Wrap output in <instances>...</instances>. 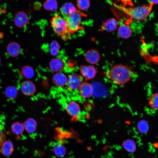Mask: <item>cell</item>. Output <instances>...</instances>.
I'll list each match as a JSON object with an SVG mask.
<instances>
[{"label":"cell","instance_id":"obj_5","mask_svg":"<svg viewBox=\"0 0 158 158\" xmlns=\"http://www.w3.org/2000/svg\"><path fill=\"white\" fill-rule=\"evenodd\" d=\"M15 25L19 28H23L27 25L29 22V17L25 12L20 11L17 12L14 18Z\"/></svg>","mask_w":158,"mask_h":158},{"label":"cell","instance_id":"obj_7","mask_svg":"<svg viewBox=\"0 0 158 158\" xmlns=\"http://www.w3.org/2000/svg\"><path fill=\"white\" fill-rule=\"evenodd\" d=\"M82 77L76 73H73L69 75L68 78V85L71 90H75L78 89L83 83Z\"/></svg>","mask_w":158,"mask_h":158},{"label":"cell","instance_id":"obj_31","mask_svg":"<svg viewBox=\"0 0 158 158\" xmlns=\"http://www.w3.org/2000/svg\"><path fill=\"white\" fill-rule=\"evenodd\" d=\"M0 63H1V59H0Z\"/></svg>","mask_w":158,"mask_h":158},{"label":"cell","instance_id":"obj_12","mask_svg":"<svg viewBox=\"0 0 158 158\" xmlns=\"http://www.w3.org/2000/svg\"><path fill=\"white\" fill-rule=\"evenodd\" d=\"M117 20L114 18L108 19L104 22L101 26V30L110 32L116 30L118 28Z\"/></svg>","mask_w":158,"mask_h":158},{"label":"cell","instance_id":"obj_4","mask_svg":"<svg viewBox=\"0 0 158 158\" xmlns=\"http://www.w3.org/2000/svg\"><path fill=\"white\" fill-rule=\"evenodd\" d=\"M82 13L77 10L65 18L69 32L73 33L81 28Z\"/></svg>","mask_w":158,"mask_h":158},{"label":"cell","instance_id":"obj_17","mask_svg":"<svg viewBox=\"0 0 158 158\" xmlns=\"http://www.w3.org/2000/svg\"><path fill=\"white\" fill-rule=\"evenodd\" d=\"M118 32L121 37L127 39L130 37L132 33V30L131 28L126 24H122L118 28Z\"/></svg>","mask_w":158,"mask_h":158},{"label":"cell","instance_id":"obj_2","mask_svg":"<svg viewBox=\"0 0 158 158\" xmlns=\"http://www.w3.org/2000/svg\"><path fill=\"white\" fill-rule=\"evenodd\" d=\"M50 23L54 31L63 39H66L70 37L71 33L68 31L66 20L63 17L55 15L51 18Z\"/></svg>","mask_w":158,"mask_h":158},{"label":"cell","instance_id":"obj_13","mask_svg":"<svg viewBox=\"0 0 158 158\" xmlns=\"http://www.w3.org/2000/svg\"><path fill=\"white\" fill-rule=\"evenodd\" d=\"M6 51L11 56L15 57L19 55L21 51V48L18 42H13L8 44L6 47Z\"/></svg>","mask_w":158,"mask_h":158},{"label":"cell","instance_id":"obj_27","mask_svg":"<svg viewBox=\"0 0 158 158\" xmlns=\"http://www.w3.org/2000/svg\"><path fill=\"white\" fill-rule=\"evenodd\" d=\"M149 103L152 109H158V93L154 94L151 97Z\"/></svg>","mask_w":158,"mask_h":158},{"label":"cell","instance_id":"obj_8","mask_svg":"<svg viewBox=\"0 0 158 158\" xmlns=\"http://www.w3.org/2000/svg\"><path fill=\"white\" fill-rule=\"evenodd\" d=\"M66 110L68 114L73 118L77 119L79 117L80 109L79 104L74 101L68 102L66 105Z\"/></svg>","mask_w":158,"mask_h":158},{"label":"cell","instance_id":"obj_18","mask_svg":"<svg viewBox=\"0 0 158 158\" xmlns=\"http://www.w3.org/2000/svg\"><path fill=\"white\" fill-rule=\"evenodd\" d=\"M1 147L2 154L6 157L10 156L14 150L13 143L11 141L8 140L5 141Z\"/></svg>","mask_w":158,"mask_h":158},{"label":"cell","instance_id":"obj_26","mask_svg":"<svg viewBox=\"0 0 158 158\" xmlns=\"http://www.w3.org/2000/svg\"><path fill=\"white\" fill-rule=\"evenodd\" d=\"M22 73L24 76L28 78H32L35 74L33 69L29 66H25L22 69Z\"/></svg>","mask_w":158,"mask_h":158},{"label":"cell","instance_id":"obj_28","mask_svg":"<svg viewBox=\"0 0 158 158\" xmlns=\"http://www.w3.org/2000/svg\"><path fill=\"white\" fill-rule=\"evenodd\" d=\"M76 4L78 8L80 10L85 11L89 8L90 2L89 0H79L77 1Z\"/></svg>","mask_w":158,"mask_h":158},{"label":"cell","instance_id":"obj_23","mask_svg":"<svg viewBox=\"0 0 158 158\" xmlns=\"http://www.w3.org/2000/svg\"><path fill=\"white\" fill-rule=\"evenodd\" d=\"M53 149L54 154L58 157H63L66 154V150L65 147L61 143L56 144Z\"/></svg>","mask_w":158,"mask_h":158},{"label":"cell","instance_id":"obj_14","mask_svg":"<svg viewBox=\"0 0 158 158\" xmlns=\"http://www.w3.org/2000/svg\"><path fill=\"white\" fill-rule=\"evenodd\" d=\"M64 63L61 58H55L52 59L49 62V67L51 70L54 72H58L63 70Z\"/></svg>","mask_w":158,"mask_h":158},{"label":"cell","instance_id":"obj_1","mask_svg":"<svg viewBox=\"0 0 158 158\" xmlns=\"http://www.w3.org/2000/svg\"><path fill=\"white\" fill-rule=\"evenodd\" d=\"M133 73L128 66L120 64H116L111 68L108 75L114 84L124 85L132 78Z\"/></svg>","mask_w":158,"mask_h":158},{"label":"cell","instance_id":"obj_25","mask_svg":"<svg viewBox=\"0 0 158 158\" xmlns=\"http://www.w3.org/2000/svg\"><path fill=\"white\" fill-rule=\"evenodd\" d=\"M24 128L23 125L18 122L14 123L11 127L12 132L17 135H20L22 134L24 131Z\"/></svg>","mask_w":158,"mask_h":158},{"label":"cell","instance_id":"obj_19","mask_svg":"<svg viewBox=\"0 0 158 158\" xmlns=\"http://www.w3.org/2000/svg\"><path fill=\"white\" fill-rule=\"evenodd\" d=\"M122 146L125 150L130 153H133L136 150V143L131 139H129L125 140L122 144Z\"/></svg>","mask_w":158,"mask_h":158},{"label":"cell","instance_id":"obj_6","mask_svg":"<svg viewBox=\"0 0 158 158\" xmlns=\"http://www.w3.org/2000/svg\"><path fill=\"white\" fill-rule=\"evenodd\" d=\"M80 71L82 76L88 80L94 78L97 72L96 68L92 65H82Z\"/></svg>","mask_w":158,"mask_h":158},{"label":"cell","instance_id":"obj_9","mask_svg":"<svg viewBox=\"0 0 158 158\" xmlns=\"http://www.w3.org/2000/svg\"><path fill=\"white\" fill-rule=\"evenodd\" d=\"M52 81L56 86L61 87L67 84L68 78L65 74L59 72L56 73L54 75Z\"/></svg>","mask_w":158,"mask_h":158},{"label":"cell","instance_id":"obj_10","mask_svg":"<svg viewBox=\"0 0 158 158\" xmlns=\"http://www.w3.org/2000/svg\"><path fill=\"white\" fill-rule=\"evenodd\" d=\"M78 90L80 96L84 98H89L93 94L92 85L88 83H83L78 89Z\"/></svg>","mask_w":158,"mask_h":158},{"label":"cell","instance_id":"obj_21","mask_svg":"<svg viewBox=\"0 0 158 158\" xmlns=\"http://www.w3.org/2000/svg\"><path fill=\"white\" fill-rule=\"evenodd\" d=\"M44 8L51 12H55L57 10L58 6L57 1L55 0H48L43 4Z\"/></svg>","mask_w":158,"mask_h":158},{"label":"cell","instance_id":"obj_3","mask_svg":"<svg viewBox=\"0 0 158 158\" xmlns=\"http://www.w3.org/2000/svg\"><path fill=\"white\" fill-rule=\"evenodd\" d=\"M152 4L143 5L129 8L125 12L130 16L136 20L142 21L145 20L150 14Z\"/></svg>","mask_w":158,"mask_h":158},{"label":"cell","instance_id":"obj_30","mask_svg":"<svg viewBox=\"0 0 158 158\" xmlns=\"http://www.w3.org/2000/svg\"><path fill=\"white\" fill-rule=\"evenodd\" d=\"M151 3L152 4H158V0H150Z\"/></svg>","mask_w":158,"mask_h":158},{"label":"cell","instance_id":"obj_24","mask_svg":"<svg viewBox=\"0 0 158 158\" xmlns=\"http://www.w3.org/2000/svg\"><path fill=\"white\" fill-rule=\"evenodd\" d=\"M138 131L141 133H147L148 130L149 126L147 121L145 120L139 121L137 125Z\"/></svg>","mask_w":158,"mask_h":158},{"label":"cell","instance_id":"obj_11","mask_svg":"<svg viewBox=\"0 0 158 158\" xmlns=\"http://www.w3.org/2000/svg\"><path fill=\"white\" fill-rule=\"evenodd\" d=\"M85 58L88 63L91 64H95L99 61L100 55L99 52L96 50L90 49L85 53Z\"/></svg>","mask_w":158,"mask_h":158},{"label":"cell","instance_id":"obj_15","mask_svg":"<svg viewBox=\"0 0 158 158\" xmlns=\"http://www.w3.org/2000/svg\"><path fill=\"white\" fill-rule=\"evenodd\" d=\"M61 14L65 18L75 12L77 10L75 6L70 2H66L61 6Z\"/></svg>","mask_w":158,"mask_h":158},{"label":"cell","instance_id":"obj_20","mask_svg":"<svg viewBox=\"0 0 158 158\" xmlns=\"http://www.w3.org/2000/svg\"><path fill=\"white\" fill-rule=\"evenodd\" d=\"M37 125V123L35 120L30 118L24 123L23 126L28 133H32L36 130Z\"/></svg>","mask_w":158,"mask_h":158},{"label":"cell","instance_id":"obj_29","mask_svg":"<svg viewBox=\"0 0 158 158\" xmlns=\"http://www.w3.org/2000/svg\"><path fill=\"white\" fill-rule=\"evenodd\" d=\"M6 136L3 132L1 125L0 123V147L6 139Z\"/></svg>","mask_w":158,"mask_h":158},{"label":"cell","instance_id":"obj_22","mask_svg":"<svg viewBox=\"0 0 158 158\" xmlns=\"http://www.w3.org/2000/svg\"><path fill=\"white\" fill-rule=\"evenodd\" d=\"M49 52L53 56H55L59 54L61 46L55 40H53L49 45Z\"/></svg>","mask_w":158,"mask_h":158},{"label":"cell","instance_id":"obj_16","mask_svg":"<svg viewBox=\"0 0 158 158\" xmlns=\"http://www.w3.org/2000/svg\"><path fill=\"white\" fill-rule=\"evenodd\" d=\"M21 89L23 94L26 95L30 96L35 93L36 87L32 82L30 81H26L22 84Z\"/></svg>","mask_w":158,"mask_h":158}]
</instances>
